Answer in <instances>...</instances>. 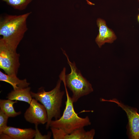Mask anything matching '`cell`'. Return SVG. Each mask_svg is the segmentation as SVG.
Here are the masks:
<instances>
[{
  "mask_svg": "<svg viewBox=\"0 0 139 139\" xmlns=\"http://www.w3.org/2000/svg\"><path fill=\"white\" fill-rule=\"evenodd\" d=\"M31 12L20 15L6 14L0 18L1 38L7 44L17 49L28 30L27 20Z\"/></svg>",
  "mask_w": 139,
  "mask_h": 139,
  "instance_id": "obj_1",
  "label": "cell"
},
{
  "mask_svg": "<svg viewBox=\"0 0 139 139\" xmlns=\"http://www.w3.org/2000/svg\"><path fill=\"white\" fill-rule=\"evenodd\" d=\"M62 49L67 58L71 71L70 73L66 75V68H64L59 75V79L72 92V99L73 103L75 102L81 97L92 92L93 89L91 83L77 68L75 62H71L65 51Z\"/></svg>",
  "mask_w": 139,
  "mask_h": 139,
  "instance_id": "obj_2",
  "label": "cell"
},
{
  "mask_svg": "<svg viewBox=\"0 0 139 139\" xmlns=\"http://www.w3.org/2000/svg\"><path fill=\"white\" fill-rule=\"evenodd\" d=\"M61 81L60 79L58 80L55 87L49 91H46L42 87L39 89L37 93L31 91L32 97L42 104L46 110L48 116L46 129L50 127L53 118L57 120L61 116L60 108L64 94V91L60 90Z\"/></svg>",
  "mask_w": 139,
  "mask_h": 139,
  "instance_id": "obj_3",
  "label": "cell"
},
{
  "mask_svg": "<svg viewBox=\"0 0 139 139\" xmlns=\"http://www.w3.org/2000/svg\"><path fill=\"white\" fill-rule=\"evenodd\" d=\"M67 97L65 107L63 115L57 120H52L50 127L59 129L65 134H69L74 131L91 124L88 116L85 118L79 117L75 111L71 97L69 95L66 86L64 84Z\"/></svg>",
  "mask_w": 139,
  "mask_h": 139,
  "instance_id": "obj_4",
  "label": "cell"
},
{
  "mask_svg": "<svg viewBox=\"0 0 139 139\" xmlns=\"http://www.w3.org/2000/svg\"><path fill=\"white\" fill-rule=\"evenodd\" d=\"M16 48L0 39V68L7 74L17 75L20 66Z\"/></svg>",
  "mask_w": 139,
  "mask_h": 139,
  "instance_id": "obj_5",
  "label": "cell"
},
{
  "mask_svg": "<svg viewBox=\"0 0 139 139\" xmlns=\"http://www.w3.org/2000/svg\"><path fill=\"white\" fill-rule=\"evenodd\" d=\"M101 100L115 103L126 112L128 120L127 127L128 137L131 139H139V114L137 109L125 105L116 98L109 100L102 99Z\"/></svg>",
  "mask_w": 139,
  "mask_h": 139,
  "instance_id": "obj_6",
  "label": "cell"
},
{
  "mask_svg": "<svg viewBox=\"0 0 139 139\" xmlns=\"http://www.w3.org/2000/svg\"><path fill=\"white\" fill-rule=\"evenodd\" d=\"M30 106L24 114V117L27 122L35 125L44 124L48 121L46 110L44 106L32 98Z\"/></svg>",
  "mask_w": 139,
  "mask_h": 139,
  "instance_id": "obj_7",
  "label": "cell"
},
{
  "mask_svg": "<svg viewBox=\"0 0 139 139\" xmlns=\"http://www.w3.org/2000/svg\"><path fill=\"white\" fill-rule=\"evenodd\" d=\"M97 23L99 32L95 41L99 48L106 43H111L116 39L117 37L114 32L108 27L104 20L98 18Z\"/></svg>",
  "mask_w": 139,
  "mask_h": 139,
  "instance_id": "obj_8",
  "label": "cell"
},
{
  "mask_svg": "<svg viewBox=\"0 0 139 139\" xmlns=\"http://www.w3.org/2000/svg\"><path fill=\"white\" fill-rule=\"evenodd\" d=\"M3 133L12 139H32L34 137L36 131L31 128L22 129L7 126Z\"/></svg>",
  "mask_w": 139,
  "mask_h": 139,
  "instance_id": "obj_9",
  "label": "cell"
},
{
  "mask_svg": "<svg viewBox=\"0 0 139 139\" xmlns=\"http://www.w3.org/2000/svg\"><path fill=\"white\" fill-rule=\"evenodd\" d=\"M0 81L5 82L11 84L13 90H18L28 87L30 83L27 82L26 79L20 80L16 75H8L0 71Z\"/></svg>",
  "mask_w": 139,
  "mask_h": 139,
  "instance_id": "obj_10",
  "label": "cell"
},
{
  "mask_svg": "<svg viewBox=\"0 0 139 139\" xmlns=\"http://www.w3.org/2000/svg\"><path fill=\"white\" fill-rule=\"evenodd\" d=\"M30 89L28 87L18 90H13L8 94L6 98L12 100L24 101L29 104L32 99Z\"/></svg>",
  "mask_w": 139,
  "mask_h": 139,
  "instance_id": "obj_11",
  "label": "cell"
},
{
  "mask_svg": "<svg viewBox=\"0 0 139 139\" xmlns=\"http://www.w3.org/2000/svg\"><path fill=\"white\" fill-rule=\"evenodd\" d=\"M95 134L94 129L86 131L83 127L76 129L70 134H65L63 139H93Z\"/></svg>",
  "mask_w": 139,
  "mask_h": 139,
  "instance_id": "obj_12",
  "label": "cell"
},
{
  "mask_svg": "<svg viewBox=\"0 0 139 139\" xmlns=\"http://www.w3.org/2000/svg\"><path fill=\"white\" fill-rule=\"evenodd\" d=\"M17 101H14L9 99L0 100V110L2 111L9 117H14L20 115L21 111L16 112L14 110L13 105L17 103Z\"/></svg>",
  "mask_w": 139,
  "mask_h": 139,
  "instance_id": "obj_13",
  "label": "cell"
},
{
  "mask_svg": "<svg viewBox=\"0 0 139 139\" xmlns=\"http://www.w3.org/2000/svg\"><path fill=\"white\" fill-rule=\"evenodd\" d=\"M14 9L19 11L25 9L33 0H0Z\"/></svg>",
  "mask_w": 139,
  "mask_h": 139,
  "instance_id": "obj_14",
  "label": "cell"
},
{
  "mask_svg": "<svg viewBox=\"0 0 139 139\" xmlns=\"http://www.w3.org/2000/svg\"><path fill=\"white\" fill-rule=\"evenodd\" d=\"M9 117L0 110V134L3 133L5 129L7 126V124Z\"/></svg>",
  "mask_w": 139,
  "mask_h": 139,
  "instance_id": "obj_15",
  "label": "cell"
},
{
  "mask_svg": "<svg viewBox=\"0 0 139 139\" xmlns=\"http://www.w3.org/2000/svg\"><path fill=\"white\" fill-rule=\"evenodd\" d=\"M38 124H35L36 133L34 139H49L51 136L52 132H48L47 135H42L39 131L38 128Z\"/></svg>",
  "mask_w": 139,
  "mask_h": 139,
  "instance_id": "obj_16",
  "label": "cell"
},
{
  "mask_svg": "<svg viewBox=\"0 0 139 139\" xmlns=\"http://www.w3.org/2000/svg\"><path fill=\"white\" fill-rule=\"evenodd\" d=\"M0 139H12L10 136L7 134L3 133L0 134Z\"/></svg>",
  "mask_w": 139,
  "mask_h": 139,
  "instance_id": "obj_17",
  "label": "cell"
},
{
  "mask_svg": "<svg viewBox=\"0 0 139 139\" xmlns=\"http://www.w3.org/2000/svg\"><path fill=\"white\" fill-rule=\"evenodd\" d=\"M87 2V3L89 5H94V4L92 3L90 1H89L88 0H86Z\"/></svg>",
  "mask_w": 139,
  "mask_h": 139,
  "instance_id": "obj_18",
  "label": "cell"
},
{
  "mask_svg": "<svg viewBox=\"0 0 139 139\" xmlns=\"http://www.w3.org/2000/svg\"><path fill=\"white\" fill-rule=\"evenodd\" d=\"M137 20L139 22V14L137 16Z\"/></svg>",
  "mask_w": 139,
  "mask_h": 139,
  "instance_id": "obj_19",
  "label": "cell"
},
{
  "mask_svg": "<svg viewBox=\"0 0 139 139\" xmlns=\"http://www.w3.org/2000/svg\"><path fill=\"white\" fill-rule=\"evenodd\" d=\"M138 10H139V9H138Z\"/></svg>",
  "mask_w": 139,
  "mask_h": 139,
  "instance_id": "obj_20",
  "label": "cell"
}]
</instances>
